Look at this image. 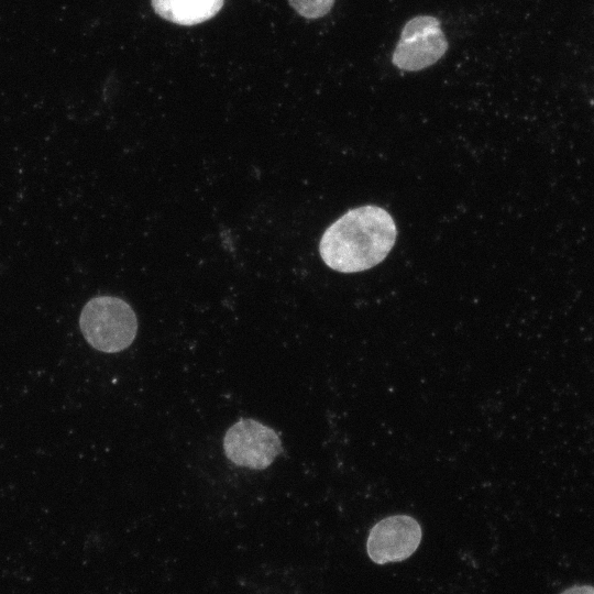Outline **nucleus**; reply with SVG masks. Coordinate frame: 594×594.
<instances>
[{
  "mask_svg": "<svg viewBox=\"0 0 594 594\" xmlns=\"http://www.w3.org/2000/svg\"><path fill=\"white\" fill-rule=\"evenodd\" d=\"M155 13L175 24L191 26L213 18L223 0H151Z\"/></svg>",
  "mask_w": 594,
  "mask_h": 594,
  "instance_id": "6",
  "label": "nucleus"
},
{
  "mask_svg": "<svg viewBox=\"0 0 594 594\" xmlns=\"http://www.w3.org/2000/svg\"><path fill=\"white\" fill-rule=\"evenodd\" d=\"M448 48L440 21L432 15H417L403 26L392 63L402 70H422L435 65Z\"/></svg>",
  "mask_w": 594,
  "mask_h": 594,
  "instance_id": "3",
  "label": "nucleus"
},
{
  "mask_svg": "<svg viewBox=\"0 0 594 594\" xmlns=\"http://www.w3.org/2000/svg\"><path fill=\"white\" fill-rule=\"evenodd\" d=\"M560 594H594V586L591 585H574Z\"/></svg>",
  "mask_w": 594,
  "mask_h": 594,
  "instance_id": "8",
  "label": "nucleus"
},
{
  "mask_svg": "<svg viewBox=\"0 0 594 594\" xmlns=\"http://www.w3.org/2000/svg\"><path fill=\"white\" fill-rule=\"evenodd\" d=\"M288 3L302 18L319 19L331 11L334 0H288Z\"/></svg>",
  "mask_w": 594,
  "mask_h": 594,
  "instance_id": "7",
  "label": "nucleus"
},
{
  "mask_svg": "<svg viewBox=\"0 0 594 594\" xmlns=\"http://www.w3.org/2000/svg\"><path fill=\"white\" fill-rule=\"evenodd\" d=\"M396 224L383 208L366 205L349 210L323 232L319 253L330 268L358 273L381 263L395 244Z\"/></svg>",
  "mask_w": 594,
  "mask_h": 594,
  "instance_id": "1",
  "label": "nucleus"
},
{
  "mask_svg": "<svg viewBox=\"0 0 594 594\" xmlns=\"http://www.w3.org/2000/svg\"><path fill=\"white\" fill-rule=\"evenodd\" d=\"M421 538V527L414 517L393 515L372 527L366 540V552L377 564L404 561L414 554Z\"/></svg>",
  "mask_w": 594,
  "mask_h": 594,
  "instance_id": "5",
  "label": "nucleus"
},
{
  "mask_svg": "<svg viewBox=\"0 0 594 594\" xmlns=\"http://www.w3.org/2000/svg\"><path fill=\"white\" fill-rule=\"evenodd\" d=\"M223 450L232 463L263 470L282 452V443L272 428L254 419H240L227 430Z\"/></svg>",
  "mask_w": 594,
  "mask_h": 594,
  "instance_id": "4",
  "label": "nucleus"
},
{
  "mask_svg": "<svg viewBox=\"0 0 594 594\" xmlns=\"http://www.w3.org/2000/svg\"><path fill=\"white\" fill-rule=\"evenodd\" d=\"M79 327L85 340L94 349L114 353L133 342L138 319L127 301L113 296H99L84 306Z\"/></svg>",
  "mask_w": 594,
  "mask_h": 594,
  "instance_id": "2",
  "label": "nucleus"
}]
</instances>
